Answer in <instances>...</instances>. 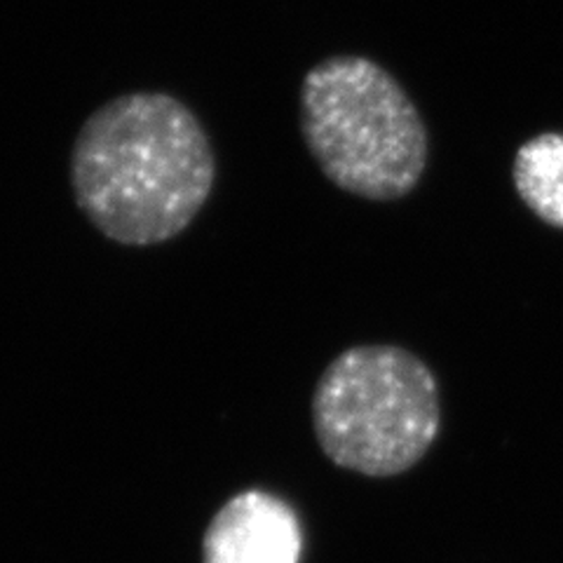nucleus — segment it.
Returning <instances> with one entry per match:
<instances>
[{"mask_svg": "<svg viewBox=\"0 0 563 563\" xmlns=\"http://www.w3.org/2000/svg\"><path fill=\"white\" fill-rule=\"evenodd\" d=\"M217 157L198 115L167 92H130L82 122L70 151L78 209L118 244L181 235L207 205Z\"/></svg>", "mask_w": 563, "mask_h": 563, "instance_id": "obj_1", "label": "nucleus"}, {"mask_svg": "<svg viewBox=\"0 0 563 563\" xmlns=\"http://www.w3.org/2000/svg\"><path fill=\"white\" fill-rule=\"evenodd\" d=\"M306 146L327 179L366 200H397L428 165V132L399 82L364 57H333L301 85Z\"/></svg>", "mask_w": 563, "mask_h": 563, "instance_id": "obj_2", "label": "nucleus"}, {"mask_svg": "<svg viewBox=\"0 0 563 563\" xmlns=\"http://www.w3.org/2000/svg\"><path fill=\"white\" fill-rule=\"evenodd\" d=\"M442 426L430 366L395 345H357L324 368L312 395L317 444L333 465L395 477L420 463Z\"/></svg>", "mask_w": 563, "mask_h": 563, "instance_id": "obj_3", "label": "nucleus"}, {"mask_svg": "<svg viewBox=\"0 0 563 563\" xmlns=\"http://www.w3.org/2000/svg\"><path fill=\"white\" fill-rule=\"evenodd\" d=\"M303 528L294 507L268 490H242L209 521L205 563H301Z\"/></svg>", "mask_w": 563, "mask_h": 563, "instance_id": "obj_4", "label": "nucleus"}, {"mask_svg": "<svg viewBox=\"0 0 563 563\" xmlns=\"http://www.w3.org/2000/svg\"><path fill=\"white\" fill-rule=\"evenodd\" d=\"M512 179L538 219L563 228V134H540L517 151Z\"/></svg>", "mask_w": 563, "mask_h": 563, "instance_id": "obj_5", "label": "nucleus"}]
</instances>
